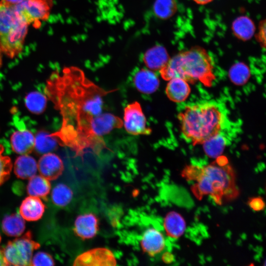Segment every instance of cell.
<instances>
[{
    "instance_id": "cell-16",
    "label": "cell",
    "mask_w": 266,
    "mask_h": 266,
    "mask_svg": "<svg viewBox=\"0 0 266 266\" xmlns=\"http://www.w3.org/2000/svg\"><path fill=\"white\" fill-rule=\"evenodd\" d=\"M45 208V205L39 198L30 196L22 201L19 208V213L24 220L37 221L43 216Z\"/></svg>"
},
{
    "instance_id": "cell-10",
    "label": "cell",
    "mask_w": 266,
    "mask_h": 266,
    "mask_svg": "<svg viewBox=\"0 0 266 266\" xmlns=\"http://www.w3.org/2000/svg\"><path fill=\"white\" fill-rule=\"evenodd\" d=\"M37 169L41 175L50 181L57 179L62 174L64 166L62 160L58 155L49 152L40 157Z\"/></svg>"
},
{
    "instance_id": "cell-38",
    "label": "cell",
    "mask_w": 266,
    "mask_h": 266,
    "mask_svg": "<svg viewBox=\"0 0 266 266\" xmlns=\"http://www.w3.org/2000/svg\"><path fill=\"white\" fill-rule=\"evenodd\" d=\"M2 65V56H1V52L0 50V68Z\"/></svg>"
},
{
    "instance_id": "cell-36",
    "label": "cell",
    "mask_w": 266,
    "mask_h": 266,
    "mask_svg": "<svg viewBox=\"0 0 266 266\" xmlns=\"http://www.w3.org/2000/svg\"><path fill=\"white\" fill-rule=\"evenodd\" d=\"M193 0L198 4L204 5V4H206L211 2L213 0Z\"/></svg>"
},
{
    "instance_id": "cell-4",
    "label": "cell",
    "mask_w": 266,
    "mask_h": 266,
    "mask_svg": "<svg viewBox=\"0 0 266 266\" xmlns=\"http://www.w3.org/2000/svg\"><path fill=\"white\" fill-rule=\"evenodd\" d=\"M160 71L165 80L180 78L192 84L200 81L206 87H210L215 79L210 56L199 47H193L170 58Z\"/></svg>"
},
{
    "instance_id": "cell-32",
    "label": "cell",
    "mask_w": 266,
    "mask_h": 266,
    "mask_svg": "<svg viewBox=\"0 0 266 266\" xmlns=\"http://www.w3.org/2000/svg\"><path fill=\"white\" fill-rule=\"evenodd\" d=\"M248 204L255 211H262L265 207V201L260 197L251 198L248 201Z\"/></svg>"
},
{
    "instance_id": "cell-28",
    "label": "cell",
    "mask_w": 266,
    "mask_h": 266,
    "mask_svg": "<svg viewBox=\"0 0 266 266\" xmlns=\"http://www.w3.org/2000/svg\"><path fill=\"white\" fill-rule=\"evenodd\" d=\"M250 70L244 63L238 62L231 66L229 76L231 81L236 85H244L250 77Z\"/></svg>"
},
{
    "instance_id": "cell-14",
    "label": "cell",
    "mask_w": 266,
    "mask_h": 266,
    "mask_svg": "<svg viewBox=\"0 0 266 266\" xmlns=\"http://www.w3.org/2000/svg\"><path fill=\"white\" fill-rule=\"evenodd\" d=\"M133 82L136 89L145 94L155 92L160 86L157 75L152 71L145 68H141L135 73Z\"/></svg>"
},
{
    "instance_id": "cell-11",
    "label": "cell",
    "mask_w": 266,
    "mask_h": 266,
    "mask_svg": "<svg viewBox=\"0 0 266 266\" xmlns=\"http://www.w3.org/2000/svg\"><path fill=\"white\" fill-rule=\"evenodd\" d=\"M140 244L143 250L151 257L162 252L165 248L163 234L154 227L146 229L142 235Z\"/></svg>"
},
{
    "instance_id": "cell-17",
    "label": "cell",
    "mask_w": 266,
    "mask_h": 266,
    "mask_svg": "<svg viewBox=\"0 0 266 266\" xmlns=\"http://www.w3.org/2000/svg\"><path fill=\"white\" fill-rule=\"evenodd\" d=\"M169 59L166 50L161 45L155 46L149 49L143 56L144 64L152 70H160Z\"/></svg>"
},
{
    "instance_id": "cell-34",
    "label": "cell",
    "mask_w": 266,
    "mask_h": 266,
    "mask_svg": "<svg viewBox=\"0 0 266 266\" xmlns=\"http://www.w3.org/2000/svg\"><path fill=\"white\" fill-rule=\"evenodd\" d=\"M163 261L166 264H169L174 260V256L169 252L164 253L162 256Z\"/></svg>"
},
{
    "instance_id": "cell-2",
    "label": "cell",
    "mask_w": 266,
    "mask_h": 266,
    "mask_svg": "<svg viewBox=\"0 0 266 266\" xmlns=\"http://www.w3.org/2000/svg\"><path fill=\"white\" fill-rule=\"evenodd\" d=\"M181 175L188 181L195 182L191 191L199 200L209 195L216 204L222 205L239 195L235 172L229 163H221L216 159L205 166L188 165L183 169Z\"/></svg>"
},
{
    "instance_id": "cell-12",
    "label": "cell",
    "mask_w": 266,
    "mask_h": 266,
    "mask_svg": "<svg viewBox=\"0 0 266 266\" xmlns=\"http://www.w3.org/2000/svg\"><path fill=\"white\" fill-rule=\"evenodd\" d=\"M123 122L119 117L109 113H100L93 119L91 130L97 138L106 134L116 128H121Z\"/></svg>"
},
{
    "instance_id": "cell-23",
    "label": "cell",
    "mask_w": 266,
    "mask_h": 266,
    "mask_svg": "<svg viewBox=\"0 0 266 266\" xmlns=\"http://www.w3.org/2000/svg\"><path fill=\"white\" fill-rule=\"evenodd\" d=\"M1 226L3 233L10 236H19L25 229L24 219L18 212L6 215Z\"/></svg>"
},
{
    "instance_id": "cell-1",
    "label": "cell",
    "mask_w": 266,
    "mask_h": 266,
    "mask_svg": "<svg viewBox=\"0 0 266 266\" xmlns=\"http://www.w3.org/2000/svg\"><path fill=\"white\" fill-rule=\"evenodd\" d=\"M115 90L106 91L89 80L84 72L74 67L66 68L61 75L53 73L45 89L62 117L61 129L51 133L59 143L81 154L84 149L100 150L104 141L96 137L91 130L94 117L101 113L102 97Z\"/></svg>"
},
{
    "instance_id": "cell-30",
    "label": "cell",
    "mask_w": 266,
    "mask_h": 266,
    "mask_svg": "<svg viewBox=\"0 0 266 266\" xmlns=\"http://www.w3.org/2000/svg\"><path fill=\"white\" fill-rule=\"evenodd\" d=\"M3 152L4 147L0 144V186L9 179L12 168L11 159L3 155Z\"/></svg>"
},
{
    "instance_id": "cell-15",
    "label": "cell",
    "mask_w": 266,
    "mask_h": 266,
    "mask_svg": "<svg viewBox=\"0 0 266 266\" xmlns=\"http://www.w3.org/2000/svg\"><path fill=\"white\" fill-rule=\"evenodd\" d=\"M12 150L20 155L29 154L34 147V136L29 130L16 131L10 136Z\"/></svg>"
},
{
    "instance_id": "cell-18",
    "label": "cell",
    "mask_w": 266,
    "mask_h": 266,
    "mask_svg": "<svg viewBox=\"0 0 266 266\" xmlns=\"http://www.w3.org/2000/svg\"><path fill=\"white\" fill-rule=\"evenodd\" d=\"M168 81L166 89L168 98L175 102L184 101L191 92L188 83L180 78H173Z\"/></svg>"
},
{
    "instance_id": "cell-31",
    "label": "cell",
    "mask_w": 266,
    "mask_h": 266,
    "mask_svg": "<svg viewBox=\"0 0 266 266\" xmlns=\"http://www.w3.org/2000/svg\"><path fill=\"white\" fill-rule=\"evenodd\" d=\"M55 262L52 256L45 252L39 251L32 257L31 266H53Z\"/></svg>"
},
{
    "instance_id": "cell-22",
    "label": "cell",
    "mask_w": 266,
    "mask_h": 266,
    "mask_svg": "<svg viewBox=\"0 0 266 266\" xmlns=\"http://www.w3.org/2000/svg\"><path fill=\"white\" fill-rule=\"evenodd\" d=\"M232 29L234 35L244 41L252 38L256 29L253 21L246 16L236 18L232 23Z\"/></svg>"
},
{
    "instance_id": "cell-9",
    "label": "cell",
    "mask_w": 266,
    "mask_h": 266,
    "mask_svg": "<svg viewBox=\"0 0 266 266\" xmlns=\"http://www.w3.org/2000/svg\"><path fill=\"white\" fill-rule=\"evenodd\" d=\"M116 260L113 253L105 248H96L78 255L73 266H115Z\"/></svg>"
},
{
    "instance_id": "cell-3",
    "label": "cell",
    "mask_w": 266,
    "mask_h": 266,
    "mask_svg": "<svg viewBox=\"0 0 266 266\" xmlns=\"http://www.w3.org/2000/svg\"><path fill=\"white\" fill-rule=\"evenodd\" d=\"M178 117L183 136L194 145L219 133L224 122L218 107L208 102L187 106Z\"/></svg>"
},
{
    "instance_id": "cell-39",
    "label": "cell",
    "mask_w": 266,
    "mask_h": 266,
    "mask_svg": "<svg viewBox=\"0 0 266 266\" xmlns=\"http://www.w3.org/2000/svg\"><path fill=\"white\" fill-rule=\"evenodd\" d=\"M0 241H1V236H0Z\"/></svg>"
},
{
    "instance_id": "cell-24",
    "label": "cell",
    "mask_w": 266,
    "mask_h": 266,
    "mask_svg": "<svg viewBox=\"0 0 266 266\" xmlns=\"http://www.w3.org/2000/svg\"><path fill=\"white\" fill-rule=\"evenodd\" d=\"M59 143L57 138L44 131L38 132L34 136V147L36 152L44 154L55 150Z\"/></svg>"
},
{
    "instance_id": "cell-27",
    "label": "cell",
    "mask_w": 266,
    "mask_h": 266,
    "mask_svg": "<svg viewBox=\"0 0 266 266\" xmlns=\"http://www.w3.org/2000/svg\"><path fill=\"white\" fill-rule=\"evenodd\" d=\"M73 192L66 184L60 183L52 190L51 199L54 204L59 207L66 206L71 200Z\"/></svg>"
},
{
    "instance_id": "cell-35",
    "label": "cell",
    "mask_w": 266,
    "mask_h": 266,
    "mask_svg": "<svg viewBox=\"0 0 266 266\" xmlns=\"http://www.w3.org/2000/svg\"><path fill=\"white\" fill-rule=\"evenodd\" d=\"M7 266L5 262L2 249H0V266Z\"/></svg>"
},
{
    "instance_id": "cell-20",
    "label": "cell",
    "mask_w": 266,
    "mask_h": 266,
    "mask_svg": "<svg viewBox=\"0 0 266 266\" xmlns=\"http://www.w3.org/2000/svg\"><path fill=\"white\" fill-rule=\"evenodd\" d=\"M164 227L168 236L176 239L183 234L186 224L181 215L172 211L168 212L166 216L164 221Z\"/></svg>"
},
{
    "instance_id": "cell-33",
    "label": "cell",
    "mask_w": 266,
    "mask_h": 266,
    "mask_svg": "<svg viewBox=\"0 0 266 266\" xmlns=\"http://www.w3.org/2000/svg\"><path fill=\"white\" fill-rule=\"evenodd\" d=\"M266 24L265 22L262 23L259 28L258 33V38L259 41L264 45H265V36H266Z\"/></svg>"
},
{
    "instance_id": "cell-13",
    "label": "cell",
    "mask_w": 266,
    "mask_h": 266,
    "mask_svg": "<svg viewBox=\"0 0 266 266\" xmlns=\"http://www.w3.org/2000/svg\"><path fill=\"white\" fill-rule=\"evenodd\" d=\"M98 223V219L94 214H81L77 217L74 222V233L82 239L92 238L97 233Z\"/></svg>"
},
{
    "instance_id": "cell-37",
    "label": "cell",
    "mask_w": 266,
    "mask_h": 266,
    "mask_svg": "<svg viewBox=\"0 0 266 266\" xmlns=\"http://www.w3.org/2000/svg\"><path fill=\"white\" fill-rule=\"evenodd\" d=\"M6 1L13 4H18L21 2L23 0H4Z\"/></svg>"
},
{
    "instance_id": "cell-26",
    "label": "cell",
    "mask_w": 266,
    "mask_h": 266,
    "mask_svg": "<svg viewBox=\"0 0 266 266\" xmlns=\"http://www.w3.org/2000/svg\"><path fill=\"white\" fill-rule=\"evenodd\" d=\"M25 101L26 107L31 112L39 114L45 110L47 99L43 94L34 91L29 93L26 96Z\"/></svg>"
},
{
    "instance_id": "cell-7",
    "label": "cell",
    "mask_w": 266,
    "mask_h": 266,
    "mask_svg": "<svg viewBox=\"0 0 266 266\" xmlns=\"http://www.w3.org/2000/svg\"><path fill=\"white\" fill-rule=\"evenodd\" d=\"M124 127L126 131L133 135H148L151 130L146 126V119L140 104L137 101L131 103L125 108Z\"/></svg>"
},
{
    "instance_id": "cell-5",
    "label": "cell",
    "mask_w": 266,
    "mask_h": 266,
    "mask_svg": "<svg viewBox=\"0 0 266 266\" xmlns=\"http://www.w3.org/2000/svg\"><path fill=\"white\" fill-rule=\"evenodd\" d=\"M29 24L16 4L0 0V50L10 58L20 54L24 47Z\"/></svg>"
},
{
    "instance_id": "cell-6",
    "label": "cell",
    "mask_w": 266,
    "mask_h": 266,
    "mask_svg": "<svg viewBox=\"0 0 266 266\" xmlns=\"http://www.w3.org/2000/svg\"><path fill=\"white\" fill-rule=\"evenodd\" d=\"M32 238V232L29 231L22 236L8 241L2 248L7 266H31L33 251L40 247Z\"/></svg>"
},
{
    "instance_id": "cell-21",
    "label": "cell",
    "mask_w": 266,
    "mask_h": 266,
    "mask_svg": "<svg viewBox=\"0 0 266 266\" xmlns=\"http://www.w3.org/2000/svg\"><path fill=\"white\" fill-rule=\"evenodd\" d=\"M29 179L27 186L29 195L47 200L51 190L49 180L41 175H35Z\"/></svg>"
},
{
    "instance_id": "cell-19",
    "label": "cell",
    "mask_w": 266,
    "mask_h": 266,
    "mask_svg": "<svg viewBox=\"0 0 266 266\" xmlns=\"http://www.w3.org/2000/svg\"><path fill=\"white\" fill-rule=\"evenodd\" d=\"M37 163L33 157L28 154L18 157L14 163V172L20 179H29L36 173Z\"/></svg>"
},
{
    "instance_id": "cell-25",
    "label": "cell",
    "mask_w": 266,
    "mask_h": 266,
    "mask_svg": "<svg viewBox=\"0 0 266 266\" xmlns=\"http://www.w3.org/2000/svg\"><path fill=\"white\" fill-rule=\"evenodd\" d=\"M203 150L207 156L216 158L223 152L226 140L223 135L218 133L210 138L203 144Z\"/></svg>"
},
{
    "instance_id": "cell-8",
    "label": "cell",
    "mask_w": 266,
    "mask_h": 266,
    "mask_svg": "<svg viewBox=\"0 0 266 266\" xmlns=\"http://www.w3.org/2000/svg\"><path fill=\"white\" fill-rule=\"evenodd\" d=\"M52 3L51 0H23L17 5L20 13L29 25L47 19Z\"/></svg>"
},
{
    "instance_id": "cell-29",
    "label": "cell",
    "mask_w": 266,
    "mask_h": 266,
    "mask_svg": "<svg viewBox=\"0 0 266 266\" xmlns=\"http://www.w3.org/2000/svg\"><path fill=\"white\" fill-rule=\"evenodd\" d=\"M177 10L175 0H156L153 5V11L159 18L166 19L171 17Z\"/></svg>"
}]
</instances>
